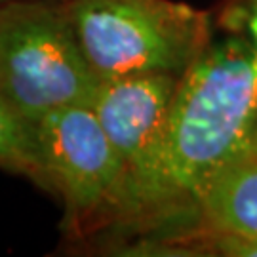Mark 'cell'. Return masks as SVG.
<instances>
[{"label":"cell","instance_id":"6da1fadb","mask_svg":"<svg viewBox=\"0 0 257 257\" xmlns=\"http://www.w3.org/2000/svg\"><path fill=\"white\" fill-rule=\"evenodd\" d=\"M257 155V0H223L210 38L179 78L155 166L126 217L193 210L230 164Z\"/></svg>","mask_w":257,"mask_h":257},{"label":"cell","instance_id":"7a4b0ae2","mask_svg":"<svg viewBox=\"0 0 257 257\" xmlns=\"http://www.w3.org/2000/svg\"><path fill=\"white\" fill-rule=\"evenodd\" d=\"M78 42L99 78L183 76L206 46L211 14L175 0H65Z\"/></svg>","mask_w":257,"mask_h":257},{"label":"cell","instance_id":"3957f363","mask_svg":"<svg viewBox=\"0 0 257 257\" xmlns=\"http://www.w3.org/2000/svg\"><path fill=\"white\" fill-rule=\"evenodd\" d=\"M99 82L63 0L0 4V92L33 124L59 107L90 105Z\"/></svg>","mask_w":257,"mask_h":257},{"label":"cell","instance_id":"277c9868","mask_svg":"<svg viewBox=\"0 0 257 257\" xmlns=\"http://www.w3.org/2000/svg\"><path fill=\"white\" fill-rule=\"evenodd\" d=\"M50 189L61 196L71 229L118 215L126 168L90 105H67L37 122Z\"/></svg>","mask_w":257,"mask_h":257},{"label":"cell","instance_id":"5b68a950","mask_svg":"<svg viewBox=\"0 0 257 257\" xmlns=\"http://www.w3.org/2000/svg\"><path fill=\"white\" fill-rule=\"evenodd\" d=\"M168 73L103 78L90 107L126 168V189L118 215L126 210L155 166L179 86Z\"/></svg>","mask_w":257,"mask_h":257},{"label":"cell","instance_id":"8992f818","mask_svg":"<svg viewBox=\"0 0 257 257\" xmlns=\"http://www.w3.org/2000/svg\"><path fill=\"white\" fill-rule=\"evenodd\" d=\"M202 230L257 236V155L215 175L193 204Z\"/></svg>","mask_w":257,"mask_h":257},{"label":"cell","instance_id":"52a82bcc","mask_svg":"<svg viewBox=\"0 0 257 257\" xmlns=\"http://www.w3.org/2000/svg\"><path fill=\"white\" fill-rule=\"evenodd\" d=\"M0 168L25 175L31 181L52 191L46 166L40 153L37 124H33L2 92H0Z\"/></svg>","mask_w":257,"mask_h":257},{"label":"cell","instance_id":"ba28073f","mask_svg":"<svg viewBox=\"0 0 257 257\" xmlns=\"http://www.w3.org/2000/svg\"><path fill=\"white\" fill-rule=\"evenodd\" d=\"M204 249H211L213 255L225 257H257V236H238L227 232L202 230Z\"/></svg>","mask_w":257,"mask_h":257},{"label":"cell","instance_id":"9c48e42d","mask_svg":"<svg viewBox=\"0 0 257 257\" xmlns=\"http://www.w3.org/2000/svg\"><path fill=\"white\" fill-rule=\"evenodd\" d=\"M4 2H12V0H0V4H4Z\"/></svg>","mask_w":257,"mask_h":257}]
</instances>
